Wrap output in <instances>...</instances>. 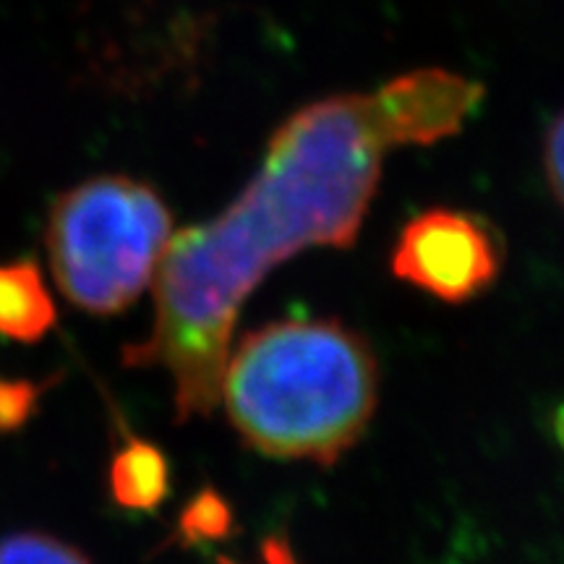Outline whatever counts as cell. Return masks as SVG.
<instances>
[{
	"label": "cell",
	"instance_id": "6da1fadb",
	"mask_svg": "<svg viewBox=\"0 0 564 564\" xmlns=\"http://www.w3.org/2000/svg\"><path fill=\"white\" fill-rule=\"evenodd\" d=\"M387 150L377 97H324L274 131L259 173L223 215L171 236L154 274V324L126 345L123 366L171 373L175 421L220 405L232 327L267 272L303 249L356 243Z\"/></svg>",
	"mask_w": 564,
	"mask_h": 564
},
{
	"label": "cell",
	"instance_id": "7a4b0ae2",
	"mask_svg": "<svg viewBox=\"0 0 564 564\" xmlns=\"http://www.w3.org/2000/svg\"><path fill=\"white\" fill-rule=\"evenodd\" d=\"M220 400L259 455L335 465L377 411V356L337 319L270 322L225 358Z\"/></svg>",
	"mask_w": 564,
	"mask_h": 564
},
{
	"label": "cell",
	"instance_id": "3957f363",
	"mask_svg": "<svg viewBox=\"0 0 564 564\" xmlns=\"http://www.w3.org/2000/svg\"><path fill=\"white\" fill-rule=\"evenodd\" d=\"M173 236V215L150 183L95 175L53 202L47 259L61 293L82 312L129 308L158 274Z\"/></svg>",
	"mask_w": 564,
	"mask_h": 564
},
{
	"label": "cell",
	"instance_id": "277c9868",
	"mask_svg": "<svg viewBox=\"0 0 564 564\" xmlns=\"http://www.w3.org/2000/svg\"><path fill=\"white\" fill-rule=\"evenodd\" d=\"M505 246L497 228L474 212L434 207L415 215L394 243L398 280L444 303H465L497 282Z\"/></svg>",
	"mask_w": 564,
	"mask_h": 564
},
{
	"label": "cell",
	"instance_id": "5b68a950",
	"mask_svg": "<svg viewBox=\"0 0 564 564\" xmlns=\"http://www.w3.org/2000/svg\"><path fill=\"white\" fill-rule=\"evenodd\" d=\"M392 147H426L453 137L484 100V87L444 68H419L373 91Z\"/></svg>",
	"mask_w": 564,
	"mask_h": 564
},
{
	"label": "cell",
	"instance_id": "8992f818",
	"mask_svg": "<svg viewBox=\"0 0 564 564\" xmlns=\"http://www.w3.org/2000/svg\"><path fill=\"white\" fill-rule=\"evenodd\" d=\"M53 295L34 259L0 264V337L13 343H40L55 327Z\"/></svg>",
	"mask_w": 564,
	"mask_h": 564
},
{
	"label": "cell",
	"instance_id": "52a82bcc",
	"mask_svg": "<svg viewBox=\"0 0 564 564\" xmlns=\"http://www.w3.org/2000/svg\"><path fill=\"white\" fill-rule=\"evenodd\" d=\"M110 494L131 512H154L171 497V463L158 444L126 436L110 463Z\"/></svg>",
	"mask_w": 564,
	"mask_h": 564
},
{
	"label": "cell",
	"instance_id": "ba28073f",
	"mask_svg": "<svg viewBox=\"0 0 564 564\" xmlns=\"http://www.w3.org/2000/svg\"><path fill=\"white\" fill-rule=\"evenodd\" d=\"M236 531L238 523L228 499L217 489H212V486H204L181 510L178 525H175V539L183 546H204L228 541Z\"/></svg>",
	"mask_w": 564,
	"mask_h": 564
},
{
	"label": "cell",
	"instance_id": "9c48e42d",
	"mask_svg": "<svg viewBox=\"0 0 564 564\" xmlns=\"http://www.w3.org/2000/svg\"><path fill=\"white\" fill-rule=\"evenodd\" d=\"M0 564H91V560L55 535L21 531L0 539Z\"/></svg>",
	"mask_w": 564,
	"mask_h": 564
},
{
	"label": "cell",
	"instance_id": "30bf717a",
	"mask_svg": "<svg viewBox=\"0 0 564 564\" xmlns=\"http://www.w3.org/2000/svg\"><path fill=\"white\" fill-rule=\"evenodd\" d=\"M42 392L45 387L30 379H0V434L19 432L37 411Z\"/></svg>",
	"mask_w": 564,
	"mask_h": 564
},
{
	"label": "cell",
	"instance_id": "8fae6325",
	"mask_svg": "<svg viewBox=\"0 0 564 564\" xmlns=\"http://www.w3.org/2000/svg\"><path fill=\"white\" fill-rule=\"evenodd\" d=\"M564 126L562 118L556 116L549 129L544 133V175L549 183V192L556 199V204L562 202V171H564V162H562V152H564Z\"/></svg>",
	"mask_w": 564,
	"mask_h": 564
},
{
	"label": "cell",
	"instance_id": "7c38bea8",
	"mask_svg": "<svg viewBox=\"0 0 564 564\" xmlns=\"http://www.w3.org/2000/svg\"><path fill=\"white\" fill-rule=\"evenodd\" d=\"M262 564H299V560H295L293 549L288 546L285 539H280V535H267V539L262 541ZM217 562L220 564H238L228 560V556H217Z\"/></svg>",
	"mask_w": 564,
	"mask_h": 564
}]
</instances>
